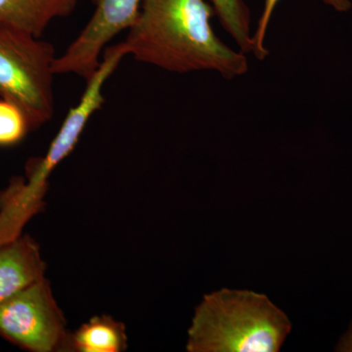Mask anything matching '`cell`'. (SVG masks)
<instances>
[{
	"label": "cell",
	"instance_id": "13",
	"mask_svg": "<svg viewBox=\"0 0 352 352\" xmlns=\"http://www.w3.org/2000/svg\"><path fill=\"white\" fill-rule=\"evenodd\" d=\"M337 351L352 352V324L347 332L340 339L339 344L337 346Z\"/></svg>",
	"mask_w": 352,
	"mask_h": 352
},
{
	"label": "cell",
	"instance_id": "6",
	"mask_svg": "<svg viewBox=\"0 0 352 352\" xmlns=\"http://www.w3.org/2000/svg\"><path fill=\"white\" fill-rule=\"evenodd\" d=\"M96 8L80 36L54 62L55 75L75 74L88 82L109 41L135 22L142 0H94Z\"/></svg>",
	"mask_w": 352,
	"mask_h": 352
},
{
	"label": "cell",
	"instance_id": "9",
	"mask_svg": "<svg viewBox=\"0 0 352 352\" xmlns=\"http://www.w3.org/2000/svg\"><path fill=\"white\" fill-rule=\"evenodd\" d=\"M126 347L124 324L106 315L92 317L69 336L68 351L120 352Z\"/></svg>",
	"mask_w": 352,
	"mask_h": 352
},
{
	"label": "cell",
	"instance_id": "2",
	"mask_svg": "<svg viewBox=\"0 0 352 352\" xmlns=\"http://www.w3.org/2000/svg\"><path fill=\"white\" fill-rule=\"evenodd\" d=\"M267 296L222 289L204 296L188 330L189 352H277L291 332Z\"/></svg>",
	"mask_w": 352,
	"mask_h": 352
},
{
	"label": "cell",
	"instance_id": "11",
	"mask_svg": "<svg viewBox=\"0 0 352 352\" xmlns=\"http://www.w3.org/2000/svg\"><path fill=\"white\" fill-rule=\"evenodd\" d=\"M31 131V124L24 111L0 97V147L19 144Z\"/></svg>",
	"mask_w": 352,
	"mask_h": 352
},
{
	"label": "cell",
	"instance_id": "3",
	"mask_svg": "<svg viewBox=\"0 0 352 352\" xmlns=\"http://www.w3.org/2000/svg\"><path fill=\"white\" fill-rule=\"evenodd\" d=\"M126 56L122 43L105 50L98 69L87 82L82 98L69 111L45 156L31 160L25 168V177L16 176L8 187L0 192L1 239L20 237L28 222L43 210L48 178L58 164L73 152L90 118L103 106L104 85Z\"/></svg>",
	"mask_w": 352,
	"mask_h": 352
},
{
	"label": "cell",
	"instance_id": "4",
	"mask_svg": "<svg viewBox=\"0 0 352 352\" xmlns=\"http://www.w3.org/2000/svg\"><path fill=\"white\" fill-rule=\"evenodd\" d=\"M56 58L52 44L0 23V97L24 111L32 129L54 113Z\"/></svg>",
	"mask_w": 352,
	"mask_h": 352
},
{
	"label": "cell",
	"instance_id": "7",
	"mask_svg": "<svg viewBox=\"0 0 352 352\" xmlns=\"http://www.w3.org/2000/svg\"><path fill=\"white\" fill-rule=\"evenodd\" d=\"M46 264L31 236L0 245V305L45 277Z\"/></svg>",
	"mask_w": 352,
	"mask_h": 352
},
{
	"label": "cell",
	"instance_id": "5",
	"mask_svg": "<svg viewBox=\"0 0 352 352\" xmlns=\"http://www.w3.org/2000/svg\"><path fill=\"white\" fill-rule=\"evenodd\" d=\"M69 336L45 277L0 305V337L22 349L68 351Z\"/></svg>",
	"mask_w": 352,
	"mask_h": 352
},
{
	"label": "cell",
	"instance_id": "10",
	"mask_svg": "<svg viewBox=\"0 0 352 352\" xmlns=\"http://www.w3.org/2000/svg\"><path fill=\"white\" fill-rule=\"evenodd\" d=\"M214 7L222 28L237 43L238 47L245 53H252L251 32V11L244 0H208Z\"/></svg>",
	"mask_w": 352,
	"mask_h": 352
},
{
	"label": "cell",
	"instance_id": "12",
	"mask_svg": "<svg viewBox=\"0 0 352 352\" xmlns=\"http://www.w3.org/2000/svg\"><path fill=\"white\" fill-rule=\"evenodd\" d=\"M279 1L280 0H264L263 12L259 18L256 31L252 34V45H254L252 54L259 61H263L270 55L265 45L266 32H267L271 17ZM323 2L333 7L338 12H346L352 6L349 0H323Z\"/></svg>",
	"mask_w": 352,
	"mask_h": 352
},
{
	"label": "cell",
	"instance_id": "1",
	"mask_svg": "<svg viewBox=\"0 0 352 352\" xmlns=\"http://www.w3.org/2000/svg\"><path fill=\"white\" fill-rule=\"evenodd\" d=\"M208 0H142L122 47L142 63L175 74L217 72L226 80L249 71L247 54L217 36Z\"/></svg>",
	"mask_w": 352,
	"mask_h": 352
},
{
	"label": "cell",
	"instance_id": "8",
	"mask_svg": "<svg viewBox=\"0 0 352 352\" xmlns=\"http://www.w3.org/2000/svg\"><path fill=\"white\" fill-rule=\"evenodd\" d=\"M78 0H0V23L41 38L56 18L69 15Z\"/></svg>",
	"mask_w": 352,
	"mask_h": 352
}]
</instances>
